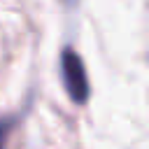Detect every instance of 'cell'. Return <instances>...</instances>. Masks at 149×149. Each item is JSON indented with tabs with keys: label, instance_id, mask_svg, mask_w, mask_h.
Listing matches in <instances>:
<instances>
[{
	"label": "cell",
	"instance_id": "6da1fadb",
	"mask_svg": "<svg viewBox=\"0 0 149 149\" xmlns=\"http://www.w3.org/2000/svg\"><path fill=\"white\" fill-rule=\"evenodd\" d=\"M61 77H63V86H65L68 95L74 102H86L88 100L91 86H88V77H86L84 63H81L77 51L63 49V54H61Z\"/></svg>",
	"mask_w": 149,
	"mask_h": 149
}]
</instances>
